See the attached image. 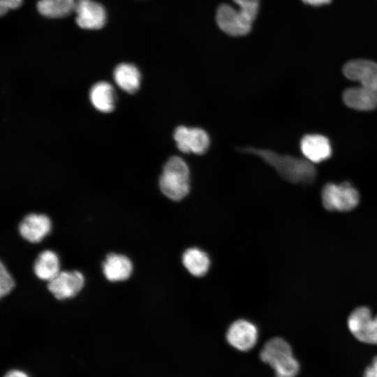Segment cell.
<instances>
[{"label":"cell","instance_id":"obj_1","mask_svg":"<svg viewBox=\"0 0 377 377\" xmlns=\"http://www.w3.org/2000/svg\"><path fill=\"white\" fill-rule=\"evenodd\" d=\"M346 77L357 81L360 86L346 89L342 94L344 103L360 111H370L377 108V64L367 59H355L343 68Z\"/></svg>","mask_w":377,"mask_h":377},{"label":"cell","instance_id":"obj_2","mask_svg":"<svg viewBox=\"0 0 377 377\" xmlns=\"http://www.w3.org/2000/svg\"><path fill=\"white\" fill-rule=\"evenodd\" d=\"M238 151L255 154L273 167L278 174L291 183H311L316 177V170L307 159L282 155L274 151L253 147H237Z\"/></svg>","mask_w":377,"mask_h":377},{"label":"cell","instance_id":"obj_3","mask_svg":"<svg viewBox=\"0 0 377 377\" xmlns=\"http://www.w3.org/2000/svg\"><path fill=\"white\" fill-rule=\"evenodd\" d=\"M164 195L173 201H179L189 193L191 176L186 162L178 156H170L163 165L158 180Z\"/></svg>","mask_w":377,"mask_h":377},{"label":"cell","instance_id":"obj_4","mask_svg":"<svg viewBox=\"0 0 377 377\" xmlns=\"http://www.w3.org/2000/svg\"><path fill=\"white\" fill-rule=\"evenodd\" d=\"M260 359L275 371V377H295L300 369L289 343L280 337L266 342L260 355Z\"/></svg>","mask_w":377,"mask_h":377},{"label":"cell","instance_id":"obj_5","mask_svg":"<svg viewBox=\"0 0 377 377\" xmlns=\"http://www.w3.org/2000/svg\"><path fill=\"white\" fill-rule=\"evenodd\" d=\"M324 207L329 211L348 212L355 208L360 202V194L351 184L327 183L321 192Z\"/></svg>","mask_w":377,"mask_h":377},{"label":"cell","instance_id":"obj_6","mask_svg":"<svg viewBox=\"0 0 377 377\" xmlns=\"http://www.w3.org/2000/svg\"><path fill=\"white\" fill-rule=\"evenodd\" d=\"M347 325L350 332L360 341L377 344V314L373 316L369 308L355 309L348 318Z\"/></svg>","mask_w":377,"mask_h":377},{"label":"cell","instance_id":"obj_7","mask_svg":"<svg viewBox=\"0 0 377 377\" xmlns=\"http://www.w3.org/2000/svg\"><path fill=\"white\" fill-rule=\"evenodd\" d=\"M173 138L177 149L184 154H203L210 145L207 132L199 127L178 126L174 130Z\"/></svg>","mask_w":377,"mask_h":377},{"label":"cell","instance_id":"obj_8","mask_svg":"<svg viewBox=\"0 0 377 377\" xmlns=\"http://www.w3.org/2000/svg\"><path fill=\"white\" fill-rule=\"evenodd\" d=\"M216 20L219 27L226 34L239 36L249 34L253 22L244 16L239 10L223 3L219 6Z\"/></svg>","mask_w":377,"mask_h":377},{"label":"cell","instance_id":"obj_9","mask_svg":"<svg viewBox=\"0 0 377 377\" xmlns=\"http://www.w3.org/2000/svg\"><path fill=\"white\" fill-rule=\"evenodd\" d=\"M75 22L82 29L96 30L103 28L106 22V10L99 3L93 0H76Z\"/></svg>","mask_w":377,"mask_h":377},{"label":"cell","instance_id":"obj_10","mask_svg":"<svg viewBox=\"0 0 377 377\" xmlns=\"http://www.w3.org/2000/svg\"><path fill=\"white\" fill-rule=\"evenodd\" d=\"M84 282V276L79 271H62L48 281L47 288L55 298L64 300L75 296Z\"/></svg>","mask_w":377,"mask_h":377},{"label":"cell","instance_id":"obj_11","mask_svg":"<svg viewBox=\"0 0 377 377\" xmlns=\"http://www.w3.org/2000/svg\"><path fill=\"white\" fill-rule=\"evenodd\" d=\"M226 339L228 342L239 350L247 351L251 349L258 339V329L251 322L239 319L229 327Z\"/></svg>","mask_w":377,"mask_h":377},{"label":"cell","instance_id":"obj_12","mask_svg":"<svg viewBox=\"0 0 377 377\" xmlns=\"http://www.w3.org/2000/svg\"><path fill=\"white\" fill-rule=\"evenodd\" d=\"M301 151L308 161L313 163H320L332 154L330 142L327 138L319 134H307L300 142Z\"/></svg>","mask_w":377,"mask_h":377},{"label":"cell","instance_id":"obj_13","mask_svg":"<svg viewBox=\"0 0 377 377\" xmlns=\"http://www.w3.org/2000/svg\"><path fill=\"white\" fill-rule=\"evenodd\" d=\"M50 220L44 214H28L19 226L21 236L32 243L40 242L50 232Z\"/></svg>","mask_w":377,"mask_h":377},{"label":"cell","instance_id":"obj_14","mask_svg":"<svg viewBox=\"0 0 377 377\" xmlns=\"http://www.w3.org/2000/svg\"><path fill=\"white\" fill-rule=\"evenodd\" d=\"M105 278L112 282L126 280L133 270L132 263L124 255L110 253L102 265Z\"/></svg>","mask_w":377,"mask_h":377},{"label":"cell","instance_id":"obj_15","mask_svg":"<svg viewBox=\"0 0 377 377\" xmlns=\"http://www.w3.org/2000/svg\"><path fill=\"white\" fill-rule=\"evenodd\" d=\"M113 77L116 84L127 93L134 94L140 88L141 75L138 68L132 64H118L114 69Z\"/></svg>","mask_w":377,"mask_h":377},{"label":"cell","instance_id":"obj_16","mask_svg":"<svg viewBox=\"0 0 377 377\" xmlns=\"http://www.w3.org/2000/svg\"><path fill=\"white\" fill-rule=\"evenodd\" d=\"M89 98L93 106L102 112H111L115 105V93L111 84L106 82L94 84L90 89Z\"/></svg>","mask_w":377,"mask_h":377},{"label":"cell","instance_id":"obj_17","mask_svg":"<svg viewBox=\"0 0 377 377\" xmlns=\"http://www.w3.org/2000/svg\"><path fill=\"white\" fill-rule=\"evenodd\" d=\"M182 260L186 269L197 277L205 275L210 267V259L207 253L197 247L186 249L182 255Z\"/></svg>","mask_w":377,"mask_h":377},{"label":"cell","instance_id":"obj_18","mask_svg":"<svg viewBox=\"0 0 377 377\" xmlns=\"http://www.w3.org/2000/svg\"><path fill=\"white\" fill-rule=\"evenodd\" d=\"M59 260L57 255L50 250L42 251L34 265L36 276L45 281H50L59 271Z\"/></svg>","mask_w":377,"mask_h":377},{"label":"cell","instance_id":"obj_19","mask_svg":"<svg viewBox=\"0 0 377 377\" xmlns=\"http://www.w3.org/2000/svg\"><path fill=\"white\" fill-rule=\"evenodd\" d=\"M75 0H39L36 4L38 13L49 18H61L75 10Z\"/></svg>","mask_w":377,"mask_h":377},{"label":"cell","instance_id":"obj_20","mask_svg":"<svg viewBox=\"0 0 377 377\" xmlns=\"http://www.w3.org/2000/svg\"><path fill=\"white\" fill-rule=\"evenodd\" d=\"M239 7L240 12L251 21L257 16L259 0H232Z\"/></svg>","mask_w":377,"mask_h":377},{"label":"cell","instance_id":"obj_21","mask_svg":"<svg viewBox=\"0 0 377 377\" xmlns=\"http://www.w3.org/2000/svg\"><path fill=\"white\" fill-rule=\"evenodd\" d=\"M15 286V282L9 272L1 263L0 266V296L3 297L8 295Z\"/></svg>","mask_w":377,"mask_h":377},{"label":"cell","instance_id":"obj_22","mask_svg":"<svg viewBox=\"0 0 377 377\" xmlns=\"http://www.w3.org/2000/svg\"><path fill=\"white\" fill-rule=\"evenodd\" d=\"M22 3V0H1L0 13L1 15L6 14L10 9H16Z\"/></svg>","mask_w":377,"mask_h":377},{"label":"cell","instance_id":"obj_23","mask_svg":"<svg viewBox=\"0 0 377 377\" xmlns=\"http://www.w3.org/2000/svg\"><path fill=\"white\" fill-rule=\"evenodd\" d=\"M364 377H377V356H376L371 364L364 371Z\"/></svg>","mask_w":377,"mask_h":377},{"label":"cell","instance_id":"obj_24","mask_svg":"<svg viewBox=\"0 0 377 377\" xmlns=\"http://www.w3.org/2000/svg\"><path fill=\"white\" fill-rule=\"evenodd\" d=\"M4 377H29L28 375L20 370H12L8 372Z\"/></svg>","mask_w":377,"mask_h":377},{"label":"cell","instance_id":"obj_25","mask_svg":"<svg viewBox=\"0 0 377 377\" xmlns=\"http://www.w3.org/2000/svg\"><path fill=\"white\" fill-rule=\"evenodd\" d=\"M302 1L309 5L318 6L329 3L331 0H302Z\"/></svg>","mask_w":377,"mask_h":377}]
</instances>
